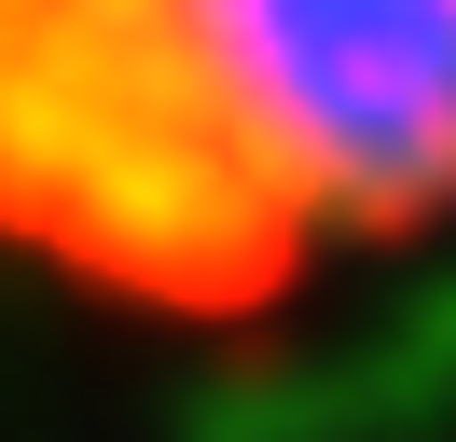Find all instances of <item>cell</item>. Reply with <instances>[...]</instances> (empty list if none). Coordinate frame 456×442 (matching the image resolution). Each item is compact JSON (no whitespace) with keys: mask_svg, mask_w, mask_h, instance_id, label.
Segmentation results:
<instances>
[{"mask_svg":"<svg viewBox=\"0 0 456 442\" xmlns=\"http://www.w3.org/2000/svg\"><path fill=\"white\" fill-rule=\"evenodd\" d=\"M456 221V0H0V263L263 318Z\"/></svg>","mask_w":456,"mask_h":442,"instance_id":"obj_1","label":"cell"}]
</instances>
